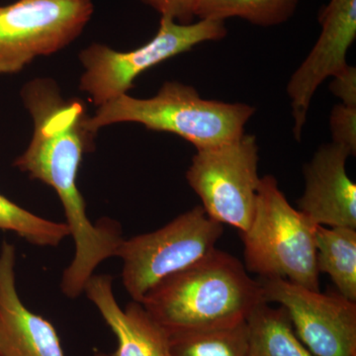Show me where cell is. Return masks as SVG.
I'll use <instances>...</instances> for the list:
<instances>
[{
	"label": "cell",
	"instance_id": "obj_1",
	"mask_svg": "<svg viewBox=\"0 0 356 356\" xmlns=\"http://www.w3.org/2000/svg\"><path fill=\"white\" fill-rule=\"evenodd\" d=\"M21 97L34 126L32 139L13 166L56 191L63 208L74 255L91 259L103 254L112 229L102 220L93 224L77 187V175L86 154L95 151L97 133L91 130L86 106L79 98H65L51 79H34L23 86Z\"/></svg>",
	"mask_w": 356,
	"mask_h": 356
},
{
	"label": "cell",
	"instance_id": "obj_2",
	"mask_svg": "<svg viewBox=\"0 0 356 356\" xmlns=\"http://www.w3.org/2000/svg\"><path fill=\"white\" fill-rule=\"evenodd\" d=\"M264 301L261 282L236 257L215 248L147 292L142 305L168 334L233 327Z\"/></svg>",
	"mask_w": 356,
	"mask_h": 356
},
{
	"label": "cell",
	"instance_id": "obj_3",
	"mask_svg": "<svg viewBox=\"0 0 356 356\" xmlns=\"http://www.w3.org/2000/svg\"><path fill=\"white\" fill-rule=\"evenodd\" d=\"M255 111L247 103L205 99L193 86L166 81L153 97L125 95L97 107L89 126L97 133L112 124L138 123L177 135L202 149L242 137Z\"/></svg>",
	"mask_w": 356,
	"mask_h": 356
},
{
	"label": "cell",
	"instance_id": "obj_4",
	"mask_svg": "<svg viewBox=\"0 0 356 356\" xmlns=\"http://www.w3.org/2000/svg\"><path fill=\"white\" fill-rule=\"evenodd\" d=\"M318 226L288 202L273 175H264L252 222L240 232L245 269L259 278H283L320 291Z\"/></svg>",
	"mask_w": 356,
	"mask_h": 356
},
{
	"label": "cell",
	"instance_id": "obj_5",
	"mask_svg": "<svg viewBox=\"0 0 356 356\" xmlns=\"http://www.w3.org/2000/svg\"><path fill=\"white\" fill-rule=\"evenodd\" d=\"M227 33L224 21L199 19L181 24L172 18L161 17L153 38L132 51H118L107 44H91L79 54L84 70L79 89L93 104L102 106L128 95L134 81L147 70L198 44L220 41Z\"/></svg>",
	"mask_w": 356,
	"mask_h": 356
},
{
	"label": "cell",
	"instance_id": "obj_6",
	"mask_svg": "<svg viewBox=\"0 0 356 356\" xmlns=\"http://www.w3.org/2000/svg\"><path fill=\"white\" fill-rule=\"evenodd\" d=\"M222 233L224 225L198 205L161 229L124 238L116 257L123 261L122 282L129 296L142 303L161 281L209 254Z\"/></svg>",
	"mask_w": 356,
	"mask_h": 356
},
{
	"label": "cell",
	"instance_id": "obj_7",
	"mask_svg": "<svg viewBox=\"0 0 356 356\" xmlns=\"http://www.w3.org/2000/svg\"><path fill=\"white\" fill-rule=\"evenodd\" d=\"M257 138L243 134L220 146L196 149L187 170V182L211 219L235 227H250L261 177Z\"/></svg>",
	"mask_w": 356,
	"mask_h": 356
},
{
	"label": "cell",
	"instance_id": "obj_8",
	"mask_svg": "<svg viewBox=\"0 0 356 356\" xmlns=\"http://www.w3.org/2000/svg\"><path fill=\"white\" fill-rule=\"evenodd\" d=\"M92 0H17L0 6V74L67 48L92 17Z\"/></svg>",
	"mask_w": 356,
	"mask_h": 356
},
{
	"label": "cell",
	"instance_id": "obj_9",
	"mask_svg": "<svg viewBox=\"0 0 356 356\" xmlns=\"http://www.w3.org/2000/svg\"><path fill=\"white\" fill-rule=\"evenodd\" d=\"M266 303L286 310L295 334L314 356H356V302L283 278H259Z\"/></svg>",
	"mask_w": 356,
	"mask_h": 356
},
{
	"label": "cell",
	"instance_id": "obj_10",
	"mask_svg": "<svg viewBox=\"0 0 356 356\" xmlns=\"http://www.w3.org/2000/svg\"><path fill=\"white\" fill-rule=\"evenodd\" d=\"M320 24L317 42L287 84L297 140H301L317 89L348 65L346 56L356 39V0H330L320 13Z\"/></svg>",
	"mask_w": 356,
	"mask_h": 356
},
{
	"label": "cell",
	"instance_id": "obj_11",
	"mask_svg": "<svg viewBox=\"0 0 356 356\" xmlns=\"http://www.w3.org/2000/svg\"><path fill=\"white\" fill-rule=\"evenodd\" d=\"M350 152L322 145L304 165L305 188L298 210L318 226L356 229V184L346 172Z\"/></svg>",
	"mask_w": 356,
	"mask_h": 356
},
{
	"label": "cell",
	"instance_id": "obj_12",
	"mask_svg": "<svg viewBox=\"0 0 356 356\" xmlns=\"http://www.w3.org/2000/svg\"><path fill=\"white\" fill-rule=\"evenodd\" d=\"M16 250L0 248V356H67L55 327L23 304L15 276Z\"/></svg>",
	"mask_w": 356,
	"mask_h": 356
},
{
	"label": "cell",
	"instance_id": "obj_13",
	"mask_svg": "<svg viewBox=\"0 0 356 356\" xmlns=\"http://www.w3.org/2000/svg\"><path fill=\"white\" fill-rule=\"evenodd\" d=\"M83 293L116 337L117 348L112 356H170L168 332L142 304L132 301L121 308L115 297L112 276L93 274Z\"/></svg>",
	"mask_w": 356,
	"mask_h": 356
},
{
	"label": "cell",
	"instance_id": "obj_14",
	"mask_svg": "<svg viewBox=\"0 0 356 356\" xmlns=\"http://www.w3.org/2000/svg\"><path fill=\"white\" fill-rule=\"evenodd\" d=\"M248 356H314L295 334L283 307L266 302L255 307L247 318Z\"/></svg>",
	"mask_w": 356,
	"mask_h": 356
},
{
	"label": "cell",
	"instance_id": "obj_15",
	"mask_svg": "<svg viewBox=\"0 0 356 356\" xmlns=\"http://www.w3.org/2000/svg\"><path fill=\"white\" fill-rule=\"evenodd\" d=\"M316 248L318 273L327 274L337 293L356 302V229L318 226Z\"/></svg>",
	"mask_w": 356,
	"mask_h": 356
},
{
	"label": "cell",
	"instance_id": "obj_16",
	"mask_svg": "<svg viewBox=\"0 0 356 356\" xmlns=\"http://www.w3.org/2000/svg\"><path fill=\"white\" fill-rule=\"evenodd\" d=\"M300 0H199L195 17L226 21L241 18L250 24L273 27L287 22Z\"/></svg>",
	"mask_w": 356,
	"mask_h": 356
},
{
	"label": "cell",
	"instance_id": "obj_17",
	"mask_svg": "<svg viewBox=\"0 0 356 356\" xmlns=\"http://www.w3.org/2000/svg\"><path fill=\"white\" fill-rule=\"evenodd\" d=\"M170 356H248L247 321L233 327L168 334Z\"/></svg>",
	"mask_w": 356,
	"mask_h": 356
},
{
	"label": "cell",
	"instance_id": "obj_18",
	"mask_svg": "<svg viewBox=\"0 0 356 356\" xmlns=\"http://www.w3.org/2000/svg\"><path fill=\"white\" fill-rule=\"evenodd\" d=\"M0 229L13 232L37 247L57 248L70 236L67 222L44 219L0 194Z\"/></svg>",
	"mask_w": 356,
	"mask_h": 356
},
{
	"label": "cell",
	"instance_id": "obj_19",
	"mask_svg": "<svg viewBox=\"0 0 356 356\" xmlns=\"http://www.w3.org/2000/svg\"><path fill=\"white\" fill-rule=\"evenodd\" d=\"M330 130L332 143L343 147L351 156L356 154V107L339 104L332 107L330 115Z\"/></svg>",
	"mask_w": 356,
	"mask_h": 356
},
{
	"label": "cell",
	"instance_id": "obj_20",
	"mask_svg": "<svg viewBox=\"0 0 356 356\" xmlns=\"http://www.w3.org/2000/svg\"><path fill=\"white\" fill-rule=\"evenodd\" d=\"M161 15L181 24H189L195 18L199 0H140Z\"/></svg>",
	"mask_w": 356,
	"mask_h": 356
},
{
	"label": "cell",
	"instance_id": "obj_21",
	"mask_svg": "<svg viewBox=\"0 0 356 356\" xmlns=\"http://www.w3.org/2000/svg\"><path fill=\"white\" fill-rule=\"evenodd\" d=\"M330 90L341 104L356 107V69L348 65L332 77Z\"/></svg>",
	"mask_w": 356,
	"mask_h": 356
},
{
	"label": "cell",
	"instance_id": "obj_22",
	"mask_svg": "<svg viewBox=\"0 0 356 356\" xmlns=\"http://www.w3.org/2000/svg\"><path fill=\"white\" fill-rule=\"evenodd\" d=\"M95 356H109V355H105V353H99V351H98V353H95Z\"/></svg>",
	"mask_w": 356,
	"mask_h": 356
}]
</instances>
